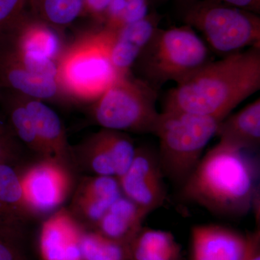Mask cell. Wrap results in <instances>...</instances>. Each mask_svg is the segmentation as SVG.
<instances>
[{
    "instance_id": "6da1fadb",
    "label": "cell",
    "mask_w": 260,
    "mask_h": 260,
    "mask_svg": "<svg viewBox=\"0 0 260 260\" xmlns=\"http://www.w3.org/2000/svg\"><path fill=\"white\" fill-rule=\"evenodd\" d=\"M260 89V47L211 61L177 84L164 98L162 112L225 119Z\"/></svg>"
},
{
    "instance_id": "7a4b0ae2",
    "label": "cell",
    "mask_w": 260,
    "mask_h": 260,
    "mask_svg": "<svg viewBox=\"0 0 260 260\" xmlns=\"http://www.w3.org/2000/svg\"><path fill=\"white\" fill-rule=\"evenodd\" d=\"M259 160L254 151L218 143L181 186V197L210 213L241 218L259 194Z\"/></svg>"
},
{
    "instance_id": "3957f363",
    "label": "cell",
    "mask_w": 260,
    "mask_h": 260,
    "mask_svg": "<svg viewBox=\"0 0 260 260\" xmlns=\"http://www.w3.org/2000/svg\"><path fill=\"white\" fill-rule=\"evenodd\" d=\"M114 32L102 26L62 51L56 80L64 95L95 102L115 81L119 75L110 57Z\"/></svg>"
},
{
    "instance_id": "277c9868",
    "label": "cell",
    "mask_w": 260,
    "mask_h": 260,
    "mask_svg": "<svg viewBox=\"0 0 260 260\" xmlns=\"http://www.w3.org/2000/svg\"><path fill=\"white\" fill-rule=\"evenodd\" d=\"M221 121L213 116L162 111L153 134L158 138L157 153L165 177L184 185Z\"/></svg>"
},
{
    "instance_id": "5b68a950",
    "label": "cell",
    "mask_w": 260,
    "mask_h": 260,
    "mask_svg": "<svg viewBox=\"0 0 260 260\" xmlns=\"http://www.w3.org/2000/svg\"><path fill=\"white\" fill-rule=\"evenodd\" d=\"M210 61L209 48L184 24L158 28L134 65L138 77L158 90L168 82L181 83Z\"/></svg>"
},
{
    "instance_id": "8992f818",
    "label": "cell",
    "mask_w": 260,
    "mask_h": 260,
    "mask_svg": "<svg viewBox=\"0 0 260 260\" xmlns=\"http://www.w3.org/2000/svg\"><path fill=\"white\" fill-rule=\"evenodd\" d=\"M158 92L131 72L119 75L94 102V120L104 129L153 134L160 116L156 108Z\"/></svg>"
},
{
    "instance_id": "52a82bcc",
    "label": "cell",
    "mask_w": 260,
    "mask_h": 260,
    "mask_svg": "<svg viewBox=\"0 0 260 260\" xmlns=\"http://www.w3.org/2000/svg\"><path fill=\"white\" fill-rule=\"evenodd\" d=\"M185 25L202 32L210 48L226 56L260 47L259 15L208 0H185Z\"/></svg>"
},
{
    "instance_id": "ba28073f",
    "label": "cell",
    "mask_w": 260,
    "mask_h": 260,
    "mask_svg": "<svg viewBox=\"0 0 260 260\" xmlns=\"http://www.w3.org/2000/svg\"><path fill=\"white\" fill-rule=\"evenodd\" d=\"M136 150L127 133L104 129L71 148L73 165L90 175L118 179L127 170Z\"/></svg>"
},
{
    "instance_id": "9c48e42d",
    "label": "cell",
    "mask_w": 260,
    "mask_h": 260,
    "mask_svg": "<svg viewBox=\"0 0 260 260\" xmlns=\"http://www.w3.org/2000/svg\"><path fill=\"white\" fill-rule=\"evenodd\" d=\"M19 178L24 199L34 216L56 211L73 191L70 167L54 159H41Z\"/></svg>"
},
{
    "instance_id": "30bf717a",
    "label": "cell",
    "mask_w": 260,
    "mask_h": 260,
    "mask_svg": "<svg viewBox=\"0 0 260 260\" xmlns=\"http://www.w3.org/2000/svg\"><path fill=\"white\" fill-rule=\"evenodd\" d=\"M164 178L158 153L143 145L136 147L133 161L117 179L122 195L150 214L167 200Z\"/></svg>"
},
{
    "instance_id": "8fae6325",
    "label": "cell",
    "mask_w": 260,
    "mask_h": 260,
    "mask_svg": "<svg viewBox=\"0 0 260 260\" xmlns=\"http://www.w3.org/2000/svg\"><path fill=\"white\" fill-rule=\"evenodd\" d=\"M69 211L86 230H94L99 220L121 193L116 178L90 175L75 188Z\"/></svg>"
},
{
    "instance_id": "7c38bea8",
    "label": "cell",
    "mask_w": 260,
    "mask_h": 260,
    "mask_svg": "<svg viewBox=\"0 0 260 260\" xmlns=\"http://www.w3.org/2000/svg\"><path fill=\"white\" fill-rule=\"evenodd\" d=\"M0 85L41 101L64 95L56 78L34 74L25 68L6 35L0 37Z\"/></svg>"
},
{
    "instance_id": "4fadbf2b",
    "label": "cell",
    "mask_w": 260,
    "mask_h": 260,
    "mask_svg": "<svg viewBox=\"0 0 260 260\" xmlns=\"http://www.w3.org/2000/svg\"><path fill=\"white\" fill-rule=\"evenodd\" d=\"M85 229L69 210H56L43 223L39 235L42 260H83L81 239Z\"/></svg>"
},
{
    "instance_id": "5bb4252c",
    "label": "cell",
    "mask_w": 260,
    "mask_h": 260,
    "mask_svg": "<svg viewBox=\"0 0 260 260\" xmlns=\"http://www.w3.org/2000/svg\"><path fill=\"white\" fill-rule=\"evenodd\" d=\"M246 236L220 225H198L191 230V260H242Z\"/></svg>"
},
{
    "instance_id": "9a60e30c",
    "label": "cell",
    "mask_w": 260,
    "mask_h": 260,
    "mask_svg": "<svg viewBox=\"0 0 260 260\" xmlns=\"http://www.w3.org/2000/svg\"><path fill=\"white\" fill-rule=\"evenodd\" d=\"M161 18L157 12H151L142 20L127 24L114 32L110 57L118 75L131 72L142 51L159 28Z\"/></svg>"
},
{
    "instance_id": "2e32d148",
    "label": "cell",
    "mask_w": 260,
    "mask_h": 260,
    "mask_svg": "<svg viewBox=\"0 0 260 260\" xmlns=\"http://www.w3.org/2000/svg\"><path fill=\"white\" fill-rule=\"evenodd\" d=\"M19 55L57 62L62 52L59 32L28 14L5 34Z\"/></svg>"
},
{
    "instance_id": "e0dca14e",
    "label": "cell",
    "mask_w": 260,
    "mask_h": 260,
    "mask_svg": "<svg viewBox=\"0 0 260 260\" xmlns=\"http://www.w3.org/2000/svg\"><path fill=\"white\" fill-rule=\"evenodd\" d=\"M32 216L24 199L18 173L13 165L0 164V234L23 239L25 225Z\"/></svg>"
},
{
    "instance_id": "ac0fdd59",
    "label": "cell",
    "mask_w": 260,
    "mask_h": 260,
    "mask_svg": "<svg viewBox=\"0 0 260 260\" xmlns=\"http://www.w3.org/2000/svg\"><path fill=\"white\" fill-rule=\"evenodd\" d=\"M20 95L31 116L47 158L58 160L71 168L73 165L71 147L59 116L43 101Z\"/></svg>"
},
{
    "instance_id": "d6986e66",
    "label": "cell",
    "mask_w": 260,
    "mask_h": 260,
    "mask_svg": "<svg viewBox=\"0 0 260 260\" xmlns=\"http://www.w3.org/2000/svg\"><path fill=\"white\" fill-rule=\"evenodd\" d=\"M149 215L124 195L113 203L94 231L128 248Z\"/></svg>"
},
{
    "instance_id": "ffe728a7",
    "label": "cell",
    "mask_w": 260,
    "mask_h": 260,
    "mask_svg": "<svg viewBox=\"0 0 260 260\" xmlns=\"http://www.w3.org/2000/svg\"><path fill=\"white\" fill-rule=\"evenodd\" d=\"M219 143L240 150L254 151L260 143V99L248 104L219 123Z\"/></svg>"
},
{
    "instance_id": "44dd1931",
    "label": "cell",
    "mask_w": 260,
    "mask_h": 260,
    "mask_svg": "<svg viewBox=\"0 0 260 260\" xmlns=\"http://www.w3.org/2000/svg\"><path fill=\"white\" fill-rule=\"evenodd\" d=\"M128 260H180L181 246L172 233L143 228L127 248Z\"/></svg>"
},
{
    "instance_id": "7402d4cb",
    "label": "cell",
    "mask_w": 260,
    "mask_h": 260,
    "mask_svg": "<svg viewBox=\"0 0 260 260\" xmlns=\"http://www.w3.org/2000/svg\"><path fill=\"white\" fill-rule=\"evenodd\" d=\"M0 99L9 119L10 126L17 138L42 158H47V152L20 94L9 90V93L0 95Z\"/></svg>"
},
{
    "instance_id": "603a6c76",
    "label": "cell",
    "mask_w": 260,
    "mask_h": 260,
    "mask_svg": "<svg viewBox=\"0 0 260 260\" xmlns=\"http://www.w3.org/2000/svg\"><path fill=\"white\" fill-rule=\"evenodd\" d=\"M83 3L84 0H28V13L59 32L81 16Z\"/></svg>"
},
{
    "instance_id": "cb8c5ba5",
    "label": "cell",
    "mask_w": 260,
    "mask_h": 260,
    "mask_svg": "<svg viewBox=\"0 0 260 260\" xmlns=\"http://www.w3.org/2000/svg\"><path fill=\"white\" fill-rule=\"evenodd\" d=\"M81 252L83 260H128L126 246L94 230L84 231Z\"/></svg>"
},
{
    "instance_id": "d4e9b609",
    "label": "cell",
    "mask_w": 260,
    "mask_h": 260,
    "mask_svg": "<svg viewBox=\"0 0 260 260\" xmlns=\"http://www.w3.org/2000/svg\"><path fill=\"white\" fill-rule=\"evenodd\" d=\"M28 14V0H0V36L13 30Z\"/></svg>"
},
{
    "instance_id": "484cf974",
    "label": "cell",
    "mask_w": 260,
    "mask_h": 260,
    "mask_svg": "<svg viewBox=\"0 0 260 260\" xmlns=\"http://www.w3.org/2000/svg\"><path fill=\"white\" fill-rule=\"evenodd\" d=\"M16 138L11 127L0 122V164L13 165L18 159L20 149Z\"/></svg>"
},
{
    "instance_id": "4316f807",
    "label": "cell",
    "mask_w": 260,
    "mask_h": 260,
    "mask_svg": "<svg viewBox=\"0 0 260 260\" xmlns=\"http://www.w3.org/2000/svg\"><path fill=\"white\" fill-rule=\"evenodd\" d=\"M123 26L145 18L149 14L150 0H125Z\"/></svg>"
},
{
    "instance_id": "83f0119b",
    "label": "cell",
    "mask_w": 260,
    "mask_h": 260,
    "mask_svg": "<svg viewBox=\"0 0 260 260\" xmlns=\"http://www.w3.org/2000/svg\"><path fill=\"white\" fill-rule=\"evenodd\" d=\"M21 240L0 234V260H25L20 249Z\"/></svg>"
},
{
    "instance_id": "f1b7e54d",
    "label": "cell",
    "mask_w": 260,
    "mask_h": 260,
    "mask_svg": "<svg viewBox=\"0 0 260 260\" xmlns=\"http://www.w3.org/2000/svg\"><path fill=\"white\" fill-rule=\"evenodd\" d=\"M112 0H84L81 16L90 17L100 24L102 15Z\"/></svg>"
},
{
    "instance_id": "f546056e",
    "label": "cell",
    "mask_w": 260,
    "mask_h": 260,
    "mask_svg": "<svg viewBox=\"0 0 260 260\" xmlns=\"http://www.w3.org/2000/svg\"><path fill=\"white\" fill-rule=\"evenodd\" d=\"M247 245L242 260H260L259 229L246 235Z\"/></svg>"
},
{
    "instance_id": "4dcf8cb0",
    "label": "cell",
    "mask_w": 260,
    "mask_h": 260,
    "mask_svg": "<svg viewBox=\"0 0 260 260\" xmlns=\"http://www.w3.org/2000/svg\"><path fill=\"white\" fill-rule=\"evenodd\" d=\"M208 1L230 5V6L251 12L257 15L260 13V0H208Z\"/></svg>"
},
{
    "instance_id": "1f68e13d",
    "label": "cell",
    "mask_w": 260,
    "mask_h": 260,
    "mask_svg": "<svg viewBox=\"0 0 260 260\" xmlns=\"http://www.w3.org/2000/svg\"><path fill=\"white\" fill-rule=\"evenodd\" d=\"M153 1L158 2V3H159V2H167L169 1V0H153Z\"/></svg>"
}]
</instances>
